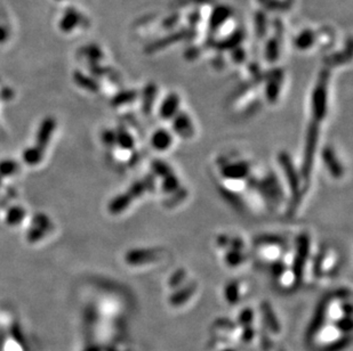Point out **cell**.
Listing matches in <instances>:
<instances>
[{
  "instance_id": "34",
  "label": "cell",
  "mask_w": 353,
  "mask_h": 351,
  "mask_svg": "<svg viewBox=\"0 0 353 351\" xmlns=\"http://www.w3.org/2000/svg\"><path fill=\"white\" fill-rule=\"evenodd\" d=\"M255 25H256V34L260 38H263L266 33V17L264 13L256 14L255 17Z\"/></svg>"
},
{
  "instance_id": "29",
  "label": "cell",
  "mask_w": 353,
  "mask_h": 351,
  "mask_svg": "<svg viewBox=\"0 0 353 351\" xmlns=\"http://www.w3.org/2000/svg\"><path fill=\"white\" fill-rule=\"evenodd\" d=\"M81 54L91 63H98L103 58V52L97 45H88L81 50Z\"/></svg>"
},
{
  "instance_id": "19",
  "label": "cell",
  "mask_w": 353,
  "mask_h": 351,
  "mask_svg": "<svg viewBox=\"0 0 353 351\" xmlns=\"http://www.w3.org/2000/svg\"><path fill=\"white\" fill-rule=\"evenodd\" d=\"M138 95L140 94H138L137 90H133V89L122 90V92L116 94L112 97L111 105L113 107H120V106H123V105L131 104L133 102H135V100L138 98Z\"/></svg>"
},
{
  "instance_id": "24",
  "label": "cell",
  "mask_w": 353,
  "mask_h": 351,
  "mask_svg": "<svg viewBox=\"0 0 353 351\" xmlns=\"http://www.w3.org/2000/svg\"><path fill=\"white\" fill-rule=\"evenodd\" d=\"M243 37H245V34H243L241 30H239V31L232 33L231 36L226 38L225 40H222V41L216 43L215 46L218 50H226V49L232 50L240 46V43L243 40Z\"/></svg>"
},
{
  "instance_id": "22",
  "label": "cell",
  "mask_w": 353,
  "mask_h": 351,
  "mask_svg": "<svg viewBox=\"0 0 353 351\" xmlns=\"http://www.w3.org/2000/svg\"><path fill=\"white\" fill-rule=\"evenodd\" d=\"M160 186H161L162 192L166 195H172L182 188V184H181L180 178L177 177L175 172H172L170 174L165 175L163 178H161Z\"/></svg>"
},
{
  "instance_id": "26",
  "label": "cell",
  "mask_w": 353,
  "mask_h": 351,
  "mask_svg": "<svg viewBox=\"0 0 353 351\" xmlns=\"http://www.w3.org/2000/svg\"><path fill=\"white\" fill-rule=\"evenodd\" d=\"M221 194H222V196L224 198V200H226L233 208H236L238 210H242L243 202H242V199L239 196L238 190L224 186L223 188H221Z\"/></svg>"
},
{
  "instance_id": "15",
  "label": "cell",
  "mask_w": 353,
  "mask_h": 351,
  "mask_svg": "<svg viewBox=\"0 0 353 351\" xmlns=\"http://www.w3.org/2000/svg\"><path fill=\"white\" fill-rule=\"evenodd\" d=\"M81 23V15L77 9L68 8L59 19L58 28L64 33H70Z\"/></svg>"
},
{
  "instance_id": "40",
  "label": "cell",
  "mask_w": 353,
  "mask_h": 351,
  "mask_svg": "<svg viewBox=\"0 0 353 351\" xmlns=\"http://www.w3.org/2000/svg\"><path fill=\"white\" fill-rule=\"evenodd\" d=\"M57 2H59V0H57Z\"/></svg>"
},
{
  "instance_id": "18",
  "label": "cell",
  "mask_w": 353,
  "mask_h": 351,
  "mask_svg": "<svg viewBox=\"0 0 353 351\" xmlns=\"http://www.w3.org/2000/svg\"><path fill=\"white\" fill-rule=\"evenodd\" d=\"M316 42V33L311 29H305L294 39V46L298 50L310 49Z\"/></svg>"
},
{
  "instance_id": "2",
  "label": "cell",
  "mask_w": 353,
  "mask_h": 351,
  "mask_svg": "<svg viewBox=\"0 0 353 351\" xmlns=\"http://www.w3.org/2000/svg\"><path fill=\"white\" fill-rule=\"evenodd\" d=\"M329 69L321 70L318 74L317 82L311 94V120L318 123H322L328 114V97H329Z\"/></svg>"
},
{
  "instance_id": "33",
  "label": "cell",
  "mask_w": 353,
  "mask_h": 351,
  "mask_svg": "<svg viewBox=\"0 0 353 351\" xmlns=\"http://www.w3.org/2000/svg\"><path fill=\"white\" fill-rule=\"evenodd\" d=\"M48 230L45 228L38 227V226H33V227L30 228V230L27 234V238L30 243H36L38 240H40L45 235L47 234Z\"/></svg>"
},
{
  "instance_id": "21",
  "label": "cell",
  "mask_w": 353,
  "mask_h": 351,
  "mask_svg": "<svg viewBox=\"0 0 353 351\" xmlns=\"http://www.w3.org/2000/svg\"><path fill=\"white\" fill-rule=\"evenodd\" d=\"M232 11L226 6H218L211 15L210 27L211 29H217L218 27L224 23L226 19L231 16Z\"/></svg>"
},
{
  "instance_id": "13",
  "label": "cell",
  "mask_w": 353,
  "mask_h": 351,
  "mask_svg": "<svg viewBox=\"0 0 353 351\" xmlns=\"http://www.w3.org/2000/svg\"><path fill=\"white\" fill-rule=\"evenodd\" d=\"M55 128H56L55 119L52 117L45 118L38 128L36 146L45 150V148H46V146L49 143V140H51V137L53 136L54 131H55Z\"/></svg>"
},
{
  "instance_id": "28",
  "label": "cell",
  "mask_w": 353,
  "mask_h": 351,
  "mask_svg": "<svg viewBox=\"0 0 353 351\" xmlns=\"http://www.w3.org/2000/svg\"><path fill=\"white\" fill-rule=\"evenodd\" d=\"M151 171L155 177H158L160 179L165 177V175L174 172L170 164L159 159L153 160V161L151 162Z\"/></svg>"
},
{
  "instance_id": "37",
  "label": "cell",
  "mask_w": 353,
  "mask_h": 351,
  "mask_svg": "<svg viewBox=\"0 0 353 351\" xmlns=\"http://www.w3.org/2000/svg\"><path fill=\"white\" fill-rule=\"evenodd\" d=\"M231 58L232 61L237 63V64H241L245 62L246 59V53L245 50L240 47H237L235 49H232V53H231Z\"/></svg>"
},
{
  "instance_id": "8",
  "label": "cell",
  "mask_w": 353,
  "mask_h": 351,
  "mask_svg": "<svg viewBox=\"0 0 353 351\" xmlns=\"http://www.w3.org/2000/svg\"><path fill=\"white\" fill-rule=\"evenodd\" d=\"M160 248H144L133 249L128 251L125 255L126 262L133 266H140L156 262L161 258Z\"/></svg>"
},
{
  "instance_id": "11",
  "label": "cell",
  "mask_w": 353,
  "mask_h": 351,
  "mask_svg": "<svg viewBox=\"0 0 353 351\" xmlns=\"http://www.w3.org/2000/svg\"><path fill=\"white\" fill-rule=\"evenodd\" d=\"M181 111V97L176 93H170L162 99L160 106L158 109L159 118L165 121L172 120L175 115Z\"/></svg>"
},
{
  "instance_id": "1",
  "label": "cell",
  "mask_w": 353,
  "mask_h": 351,
  "mask_svg": "<svg viewBox=\"0 0 353 351\" xmlns=\"http://www.w3.org/2000/svg\"><path fill=\"white\" fill-rule=\"evenodd\" d=\"M277 160L282 170L283 175H285L286 183L290 193L287 213L288 215H293L298 209V207H300L303 194H304V188H303L300 170L296 168L292 157L286 152V150H281V152L278 153Z\"/></svg>"
},
{
  "instance_id": "10",
  "label": "cell",
  "mask_w": 353,
  "mask_h": 351,
  "mask_svg": "<svg viewBox=\"0 0 353 351\" xmlns=\"http://www.w3.org/2000/svg\"><path fill=\"white\" fill-rule=\"evenodd\" d=\"M172 129L173 134L182 139H191L196 134V128L191 117L183 111L178 112L172 119Z\"/></svg>"
},
{
  "instance_id": "31",
  "label": "cell",
  "mask_w": 353,
  "mask_h": 351,
  "mask_svg": "<svg viewBox=\"0 0 353 351\" xmlns=\"http://www.w3.org/2000/svg\"><path fill=\"white\" fill-rule=\"evenodd\" d=\"M246 260L243 250L227 249L225 253V261L229 266H239Z\"/></svg>"
},
{
  "instance_id": "9",
  "label": "cell",
  "mask_w": 353,
  "mask_h": 351,
  "mask_svg": "<svg viewBox=\"0 0 353 351\" xmlns=\"http://www.w3.org/2000/svg\"><path fill=\"white\" fill-rule=\"evenodd\" d=\"M321 161L324 163L330 177L335 180H340L345 173L344 167L341 160L337 157L335 149L330 146H325L321 150Z\"/></svg>"
},
{
  "instance_id": "17",
  "label": "cell",
  "mask_w": 353,
  "mask_h": 351,
  "mask_svg": "<svg viewBox=\"0 0 353 351\" xmlns=\"http://www.w3.org/2000/svg\"><path fill=\"white\" fill-rule=\"evenodd\" d=\"M116 145L126 152L135 150V138L123 125L116 130Z\"/></svg>"
},
{
  "instance_id": "30",
  "label": "cell",
  "mask_w": 353,
  "mask_h": 351,
  "mask_svg": "<svg viewBox=\"0 0 353 351\" xmlns=\"http://www.w3.org/2000/svg\"><path fill=\"white\" fill-rule=\"evenodd\" d=\"M26 214V210L22 209L21 207H13L8 210L6 215V223L9 226H17L22 223Z\"/></svg>"
},
{
  "instance_id": "25",
  "label": "cell",
  "mask_w": 353,
  "mask_h": 351,
  "mask_svg": "<svg viewBox=\"0 0 353 351\" xmlns=\"http://www.w3.org/2000/svg\"><path fill=\"white\" fill-rule=\"evenodd\" d=\"M183 37H184V34L182 32L171 34V36L163 38L161 41H156V42L151 43L150 46H148L147 52L148 53H156V52H158V50L163 49V47H167L168 45H172V43H175L177 41H180Z\"/></svg>"
},
{
  "instance_id": "16",
  "label": "cell",
  "mask_w": 353,
  "mask_h": 351,
  "mask_svg": "<svg viewBox=\"0 0 353 351\" xmlns=\"http://www.w3.org/2000/svg\"><path fill=\"white\" fill-rule=\"evenodd\" d=\"M133 202H134V200L127 192L121 193L117 195V196H114L110 201V203H109L108 205V210H109V212L113 215L121 214L122 212H125L129 207H131Z\"/></svg>"
},
{
  "instance_id": "36",
  "label": "cell",
  "mask_w": 353,
  "mask_h": 351,
  "mask_svg": "<svg viewBox=\"0 0 353 351\" xmlns=\"http://www.w3.org/2000/svg\"><path fill=\"white\" fill-rule=\"evenodd\" d=\"M102 142L108 147H113L116 146V130H104L102 133Z\"/></svg>"
},
{
  "instance_id": "5",
  "label": "cell",
  "mask_w": 353,
  "mask_h": 351,
  "mask_svg": "<svg viewBox=\"0 0 353 351\" xmlns=\"http://www.w3.org/2000/svg\"><path fill=\"white\" fill-rule=\"evenodd\" d=\"M252 164L247 160H231L224 159L220 164L221 177L226 184H236V186L245 187V182L252 175Z\"/></svg>"
},
{
  "instance_id": "20",
  "label": "cell",
  "mask_w": 353,
  "mask_h": 351,
  "mask_svg": "<svg viewBox=\"0 0 353 351\" xmlns=\"http://www.w3.org/2000/svg\"><path fill=\"white\" fill-rule=\"evenodd\" d=\"M73 81L76 82L78 87H80L85 90H88V92L96 93L97 90L99 89V86H98V83L96 82L95 79L89 77V75L84 74L80 71H76L73 73Z\"/></svg>"
},
{
  "instance_id": "23",
  "label": "cell",
  "mask_w": 353,
  "mask_h": 351,
  "mask_svg": "<svg viewBox=\"0 0 353 351\" xmlns=\"http://www.w3.org/2000/svg\"><path fill=\"white\" fill-rule=\"evenodd\" d=\"M280 41L281 39L273 37L268 39L265 46V58L268 63H275L280 56Z\"/></svg>"
},
{
  "instance_id": "35",
  "label": "cell",
  "mask_w": 353,
  "mask_h": 351,
  "mask_svg": "<svg viewBox=\"0 0 353 351\" xmlns=\"http://www.w3.org/2000/svg\"><path fill=\"white\" fill-rule=\"evenodd\" d=\"M32 224H33V226H38V227L45 228L46 230H48L49 228L52 227L51 220H49L47 215L44 214V213H37L36 215H34L33 219H32Z\"/></svg>"
},
{
  "instance_id": "4",
  "label": "cell",
  "mask_w": 353,
  "mask_h": 351,
  "mask_svg": "<svg viewBox=\"0 0 353 351\" xmlns=\"http://www.w3.org/2000/svg\"><path fill=\"white\" fill-rule=\"evenodd\" d=\"M250 188L260 193L263 201L271 209L278 207L285 200V193H283L280 180L273 171L266 173L262 179L253 177Z\"/></svg>"
},
{
  "instance_id": "7",
  "label": "cell",
  "mask_w": 353,
  "mask_h": 351,
  "mask_svg": "<svg viewBox=\"0 0 353 351\" xmlns=\"http://www.w3.org/2000/svg\"><path fill=\"white\" fill-rule=\"evenodd\" d=\"M283 81V71L280 69H273L270 72L264 73L265 98L268 104H276L279 99Z\"/></svg>"
},
{
  "instance_id": "38",
  "label": "cell",
  "mask_w": 353,
  "mask_h": 351,
  "mask_svg": "<svg viewBox=\"0 0 353 351\" xmlns=\"http://www.w3.org/2000/svg\"><path fill=\"white\" fill-rule=\"evenodd\" d=\"M9 38V31L7 28L3 27V25H0V45L6 42Z\"/></svg>"
},
{
  "instance_id": "12",
  "label": "cell",
  "mask_w": 353,
  "mask_h": 351,
  "mask_svg": "<svg viewBox=\"0 0 353 351\" xmlns=\"http://www.w3.org/2000/svg\"><path fill=\"white\" fill-rule=\"evenodd\" d=\"M174 144V135L170 130L165 128H159L153 131L150 138L151 147L157 152H166Z\"/></svg>"
},
{
  "instance_id": "32",
  "label": "cell",
  "mask_w": 353,
  "mask_h": 351,
  "mask_svg": "<svg viewBox=\"0 0 353 351\" xmlns=\"http://www.w3.org/2000/svg\"><path fill=\"white\" fill-rule=\"evenodd\" d=\"M19 165L16 161L13 160H4L0 162V175L2 177H7V175H12L18 171Z\"/></svg>"
},
{
  "instance_id": "27",
  "label": "cell",
  "mask_w": 353,
  "mask_h": 351,
  "mask_svg": "<svg viewBox=\"0 0 353 351\" xmlns=\"http://www.w3.org/2000/svg\"><path fill=\"white\" fill-rule=\"evenodd\" d=\"M45 150L38 146L29 147L23 152V161L29 165H36L41 162Z\"/></svg>"
},
{
  "instance_id": "6",
  "label": "cell",
  "mask_w": 353,
  "mask_h": 351,
  "mask_svg": "<svg viewBox=\"0 0 353 351\" xmlns=\"http://www.w3.org/2000/svg\"><path fill=\"white\" fill-rule=\"evenodd\" d=\"M311 250V238L310 235L302 233L298 235L295 240V252L293 255L292 270L290 273L294 278V283H300L304 274L305 265L307 262Z\"/></svg>"
},
{
  "instance_id": "3",
  "label": "cell",
  "mask_w": 353,
  "mask_h": 351,
  "mask_svg": "<svg viewBox=\"0 0 353 351\" xmlns=\"http://www.w3.org/2000/svg\"><path fill=\"white\" fill-rule=\"evenodd\" d=\"M320 125H321L320 123L313 121V120H310L306 128L304 148H303L302 163L300 168L302 183L305 187L310 184L311 175L313 171V165H315V158L317 154L318 145H319Z\"/></svg>"
},
{
  "instance_id": "14",
  "label": "cell",
  "mask_w": 353,
  "mask_h": 351,
  "mask_svg": "<svg viewBox=\"0 0 353 351\" xmlns=\"http://www.w3.org/2000/svg\"><path fill=\"white\" fill-rule=\"evenodd\" d=\"M158 96V87L156 83H148L141 94V109L146 117H150L155 107Z\"/></svg>"
},
{
  "instance_id": "39",
  "label": "cell",
  "mask_w": 353,
  "mask_h": 351,
  "mask_svg": "<svg viewBox=\"0 0 353 351\" xmlns=\"http://www.w3.org/2000/svg\"><path fill=\"white\" fill-rule=\"evenodd\" d=\"M258 2H260L261 4H265V3L267 2V0H258Z\"/></svg>"
}]
</instances>
